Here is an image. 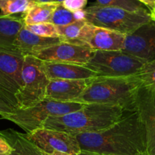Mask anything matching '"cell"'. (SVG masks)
Returning a JSON list of instances; mask_svg holds the SVG:
<instances>
[{"instance_id": "1", "label": "cell", "mask_w": 155, "mask_h": 155, "mask_svg": "<svg viewBox=\"0 0 155 155\" xmlns=\"http://www.w3.org/2000/svg\"><path fill=\"white\" fill-rule=\"evenodd\" d=\"M81 151L106 155H137L146 152V135L136 111L124 117L101 131L77 135Z\"/></svg>"}, {"instance_id": "2", "label": "cell", "mask_w": 155, "mask_h": 155, "mask_svg": "<svg viewBox=\"0 0 155 155\" xmlns=\"http://www.w3.org/2000/svg\"><path fill=\"white\" fill-rule=\"evenodd\" d=\"M125 113V110L119 106L85 104L76 111L48 117L43 124V128L58 130L74 136L96 133L119 121Z\"/></svg>"}, {"instance_id": "3", "label": "cell", "mask_w": 155, "mask_h": 155, "mask_svg": "<svg viewBox=\"0 0 155 155\" xmlns=\"http://www.w3.org/2000/svg\"><path fill=\"white\" fill-rule=\"evenodd\" d=\"M140 83L136 77H95L75 102L110 104L126 112L136 111V94Z\"/></svg>"}, {"instance_id": "4", "label": "cell", "mask_w": 155, "mask_h": 155, "mask_svg": "<svg viewBox=\"0 0 155 155\" xmlns=\"http://www.w3.org/2000/svg\"><path fill=\"white\" fill-rule=\"evenodd\" d=\"M84 11L86 22L126 36L152 20L151 12L148 9L131 12L119 8L94 5L86 8Z\"/></svg>"}, {"instance_id": "5", "label": "cell", "mask_w": 155, "mask_h": 155, "mask_svg": "<svg viewBox=\"0 0 155 155\" xmlns=\"http://www.w3.org/2000/svg\"><path fill=\"white\" fill-rule=\"evenodd\" d=\"M85 104L77 102H60L45 98L36 105L26 109H15L1 118L11 121L26 133L43 128V124L51 117L62 116L80 110Z\"/></svg>"}, {"instance_id": "6", "label": "cell", "mask_w": 155, "mask_h": 155, "mask_svg": "<svg viewBox=\"0 0 155 155\" xmlns=\"http://www.w3.org/2000/svg\"><path fill=\"white\" fill-rule=\"evenodd\" d=\"M21 78L22 86L15 95L17 108H28L45 99L49 79L42 61L31 54L24 55Z\"/></svg>"}, {"instance_id": "7", "label": "cell", "mask_w": 155, "mask_h": 155, "mask_svg": "<svg viewBox=\"0 0 155 155\" xmlns=\"http://www.w3.org/2000/svg\"><path fill=\"white\" fill-rule=\"evenodd\" d=\"M146 63L123 51H95L85 66L97 77H132Z\"/></svg>"}, {"instance_id": "8", "label": "cell", "mask_w": 155, "mask_h": 155, "mask_svg": "<svg viewBox=\"0 0 155 155\" xmlns=\"http://www.w3.org/2000/svg\"><path fill=\"white\" fill-rule=\"evenodd\" d=\"M95 51L78 40H64L33 53L31 55L42 61L76 64L85 66Z\"/></svg>"}, {"instance_id": "9", "label": "cell", "mask_w": 155, "mask_h": 155, "mask_svg": "<svg viewBox=\"0 0 155 155\" xmlns=\"http://www.w3.org/2000/svg\"><path fill=\"white\" fill-rule=\"evenodd\" d=\"M24 57L17 51L0 48V92L16 107L15 95L22 86Z\"/></svg>"}, {"instance_id": "10", "label": "cell", "mask_w": 155, "mask_h": 155, "mask_svg": "<svg viewBox=\"0 0 155 155\" xmlns=\"http://www.w3.org/2000/svg\"><path fill=\"white\" fill-rule=\"evenodd\" d=\"M26 135L39 149L47 154L58 151L78 155L81 151L77 136L64 132L41 128Z\"/></svg>"}, {"instance_id": "11", "label": "cell", "mask_w": 155, "mask_h": 155, "mask_svg": "<svg viewBox=\"0 0 155 155\" xmlns=\"http://www.w3.org/2000/svg\"><path fill=\"white\" fill-rule=\"evenodd\" d=\"M126 35L86 23L77 39L94 51H122Z\"/></svg>"}, {"instance_id": "12", "label": "cell", "mask_w": 155, "mask_h": 155, "mask_svg": "<svg viewBox=\"0 0 155 155\" xmlns=\"http://www.w3.org/2000/svg\"><path fill=\"white\" fill-rule=\"evenodd\" d=\"M122 51L146 63L155 60V21L151 20L127 35Z\"/></svg>"}, {"instance_id": "13", "label": "cell", "mask_w": 155, "mask_h": 155, "mask_svg": "<svg viewBox=\"0 0 155 155\" xmlns=\"http://www.w3.org/2000/svg\"><path fill=\"white\" fill-rule=\"evenodd\" d=\"M136 111L145 129L147 154L155 155V92L140 86L136 94Z\"/></svg>"}, {"instance_id": "14", "label": "cell", "mask_w": 155, "mask_h": 155, "mask_svg": "<svg viewBox=\"0 0 155 155\" xmlns=\"http://www.w3.org/2000/svg\"><path fill=\"white\" fill-rule=\"evenodd\" d=\"M91 79L49 80L45 98L60 102H75L88 87Z\"/></svg>"}, {"instance_id": "15", "label": "cell", "mask_w": 155, "mask_h": 155, "mask_svg": "<svg viewBox=\"0 0 155 155\" xmlns=\"http://www.w3.org/2000/svg\"><path fill=\"white\" fill-rule=\"evenodd\" d=\"M42 68L49 80H83L97 77L94 71L86 66L76 64L42 61Z\"/></svg>"}, {"instance_id": "16", "label": "cell", "mask_w": 155, "mask_h": 155, "mask_svg": "<svg viewBox=\"0 0 155 155\" xmlns=\"http://www.w3.org/2000/svg\"><path fill=\"white\" fill-rule=\"evenodd\" d=\"M64 41L62 38H48L38 36L29 31L24 26L14 43L15 51L24 55L33 54L45 48Z\"/></svg>"}, {"instance_id": "17", "label": "cell", "mask_w": 155, "mask_h": 155, "mask_svg": "<svg viewBox=\"0 0 155 155\" xmlns=\"http://www.w3.org/2000/svg\"><path fill=\"white\" fill-rule=\"evenodd\" d=\"M0 136L5 138L12 147V153L9 155H45L31 141L27 135L21 133L12 129L0 130Z\"/></svg>"}, {"instance_id": "18", "label": "cell", "mask_w": 155, "mask_h": 155, "mask_svg": "<svg viewBox=\"0 0 155 155\" xmlns=\"http://www.w3.org/2000/svg\"><path fill=\"white\" fill-rule=\"evenodd\" d=\"M24 26L21 17L0 15V48L15 51L14 43Z\"/></svg>"}, {"instance_id": "19", "label": "cell", "mask_w": 155, "mask_h": 155, "mask_svg": "<svg viewBox=\"0 0 155 155\" xmlns=\"http://www.w3.org/2000/svg\"><path fill=\"white\" fill-rule=\"evenodd\" d=\"M60 2L34 3L27 12L23 14L22 19L24 25L50 22L54 11Z\"/></svg>"}, {"instance_id": "20", "label": "cell", "mask_w": 155, "mask_h": 155, "mask_svg": "<svg viewBox=\"0 0 155 155\" xmlns=\"http://www.w3.org/2000/svg\"><path fill=\"white\" fill-rule=\"evenodd\" d=\"M86 21L85 11L80 10L72 12L65 8L62 3H60L53 14L50 22L56 26H65L78 21Z\"/></svg>"}, {"instance_id": "21", "label": "cell", "mask_w": 155, "mask_h": 155, "mask_svg": "<svg viewBox=\"0 0 155 155\" xmlns=\"http://www.w3.org/2000/svg\"><path fill=\"white\" fill-rule=\"evenodd\" d=\"M33 4L31 0H0V15L14 16L16 14H24Z\"/></svg>"}, {"instance_id": "22", "label": "cell", "mask_w": 155, "mask_h": 155, "mask_svg": "<svg viewBox=\"0 0 155 155\" xmlns=\"http://www.w3.org/2000/svg\"><path fill=\"white\" fill-rule=\"evenodd\" d=\"M135 77L141 86L155 92V60L145 63Z\"/></svg>"}, {"instance_id": "23", "label": "cell", "mask_w": 155, "mask_h": 155, "mask_svg": "<svg viewBox=\"0 0 155 155\" xmlns=\"http://www.w3.org/2000/svg\"><path fill=\"white\" fill-rule=\"evenodd\" d=\"M97 4L106 7H114L131 12H138L147 9L142 3L138 0H96Z\"/></svg>"}, {"instance_id": "24", "label": "cell", "mask_w": 155, "mask_h": 155, "mask_svg": "<svg viewBox=\"0 0 155 155\" xmlns=\"http://www.w3.org/2000/svg\"><path fill=\"white\" fill-rule=\"evenodd\" d=\"M86 21H78L65 26H57L61 38L65 41L76 40L79 37L82 29L86 24Z\"/></svg>"}, {"instance_id": "25", "label": "cell", "mask_w": 155, "mask_h": 155, "mask_svg": "<svg viewBox=\"0 0 155 155\" xmlns=\"http://www.w3.org/2000/svg\"><path fill=\"white\" fill-rule=\"evenodd\" d=\"M29 31L38 36L48 38H61L58 31L57 26L51 22L40 23V24L24 25Z\"/></svg>"}, {"instance_id": "26", "label": "cell", "mask_w": 155, "mask_h": 155, "mask_svg": "<svg viewBox=\"0 0 155 155\" xmlns=\"http://www.w3.org/2000/svg\"><path fill=\"white\" fill-rule=\"evenodd\" d=\"M17 109L15 104L0 92V116L3 117L12 113L13 110Z\"/></svg>"}, {"instance_id": "27", "label": "cell", "mask_w": 155, "mask_h": 155, "mask_svg": "<svg viewBox=\"0 0 155 155\" xmlns=\"http://www.w3.org/2000/svg\"><path fill=\"white\" fill-rule=\"evenodd\" d=\"M88 0H64L62 5L72 12L83 10L87 5Z\"/></svg>"}, {"instance_id": "28", "label": "cell", "mask_w": 155, "mask_h": 155, "mask_svg": "<svg viewBox=\"0 0 155 155\" xmlns=\"http://www.w3.org/2000/svg\"><path fill=\"white\" fill-rule=\"evenodd\" d=\"M12 147L9 145L8 142L0 136V155H9L12 153Z\"/></svg>"}, {"instance_id": "29", "label": "cell", "mask_w": 155, "mask_h": 155, "mask_svg": "<svg viewBox=\"0 0 155 155\" xmlns=\"http://www.w3.org/2000/svg\"><path fill=\"white\" fill-rule=\"evenodd\" d=\"M138 1L146 6L150 12L155 8V0H138Z\"/></svg>"}, {"instance_id": "30", "label": "cell", "mask_w": 155, "mask_h": 155, "mask_svg": "<svg viewBox=\"0 0 155 155\" xmlns=\"http://www.w3.org/2000/svg\"><path fill=\"white\" fill-rule=\"evenodd\" d=\"M78 155H106V154H99V153H95V152H92V151H81Z\"/></svg>"}, {"instance_id": "31", "label": "cell", "mask_w": 155, "mask_h": 155, "mask_svg": "<svg viewBox=\"0 0 155 155\" xmlns=\"http://www.w3.org/2000/svg\"><path fill=\"white\" fill-rule=\"evenodd\" d=\"M34 3H45V2H54L55 0H31Z\"/></svg>"}, {"instance_id": "32", "label": "cell", "mask_w": 155, "mask_h": 155, "mask_svg": "<svg viewBox=\"0 0 155 155\" xmlns=\"http://www.w3.org/2000/svg\"><path fill=\"white\" fill-rule=\"evenodd\" d=\"M43 152V151H42ZM45 155H72L70 154H66V153H61V152H58V151H54V152L51 153V154H47V153L43 152Z\"/></svg>"}, {"instance_id": "33", "label": "cell", "mask_w": 155, "mask_h": 155, "mask_svg": "<svg viewBox=\"0 0 155 155\" xmlns=\"http://www.w3.org/2000/svg\"><path fill=\"white\" fill-rule=\"evenodd\" d=\"M151 19L153 20V21H155V8L153 9L152 11H151Z\"/></svg>"}, {"instance_id": "34", "label": "cell", "mask_w": 155, "mask_h": 155, "mask_svg": "<svg viewBox=\"0 0 155 155\" xmlns=\"http://www.w3.org/2000/svg\"><path fill=\"white\" fill-rule=\"evenodd\" d=\"M137 155H148L147 154V152H142V153H139V154H138Z\"/></svg>"}, {"instance_id": "35", "label": "cell", "mask_w": 155, "mask_h": 155, "mask_svg": "<svg viewBox=\"0 0 155 155\" xmlns=\"http://www.w3.org/2000/svg\"><path fill=\"white\" fill-rule=\"evenodd\" d=\"M56 2H60V3H62L63 2V1L64 0H55Z\"/></svg>"}]
</instances>
